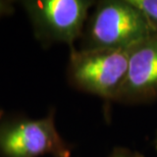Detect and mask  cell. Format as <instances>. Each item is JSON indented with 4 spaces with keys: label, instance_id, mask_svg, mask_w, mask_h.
Wrapping results in <instances>:
<instances>
[{
    "label": "cell",
    "instance_id": "6da1fadb",
    "mask_svg": "<svg viewBox=\"0 0 157 157\" xmlns=\"http://www.w3.org/2000/svg\"><path fill=\"white\" fill-rule=\"evenodd\" d=\"M154 33L130 0H99L91 9L77 48L128 50Z\"/></svg>",
    "mask_w": 157,
    "mask_h": 157
},
{
    "label": "cell",
    "instance_id": "7a4b0ae2",
    "mask_svg": "<svg viewBox=\"0 0 157 157\" xmlns=\"http://www.w3.org/2000/svg\"><path fill=\"white\" fill-rule=\"evenodd\" d=\"M55 112L51 108L39 118L0 115V157H71L74 146L58 132Z\"/></svg>",
    "mask_w": 157,
    "mask_h": 157
},
{
    "label": "cell",
    "instance_id": "3957f363",
    "mask_svg": "<svg viewBox=\"0 0 157 157\" xmlns=\"http://www.w3.org/2000/svg\"><path fill=\"white\" fill-rule=\"evenodd\" d=\"M130 49H70L67 81L75 90L114 102L128 71Z\"/></svg>",
    "mask_w": 157,
    "mask_h": 157
},
{
    "label": "cell",
    "instance_id": "277c9868",
    "mask_svg": "<svg viewBox=\"0 0 157 157\" xmlns=\"http://www.w3.org/2000/svg\"><path fill=\"white\" fill-rule=\"evenodd\" d=\"M36 40L43 47L65 44L74 48L83 33L94 0L21 1Z\"/></svg>",
    "mask_w": 157,
    "mask_h": 157
},
{
    "label": "cell",
    "instance_id": "5b68a950",
    "mask_svg": "<svg viewBox=\"0 0 157 157\" xmlns=\"http://www.w3.org/2000/svg\"><path fill=\"white\" fill-rule=\"evenodd\" d=\"M157 100V33L130 49L127 75L114 103L143 104Z\"/></svg>",
    "mask_w": 157,
    "mask_h": 157
},
{
    "label": "cell",
    "instance_id": "8992f818",
    "mask_svg": "<svg viewBox=\"0 0 157 157\" xmlns=\"http://www.w3.org/2000/svg\"><path fill=\"white\" fill-rule=\"evenodd\" d=\"M130 2L142 12L157 33V0H130Z\"/></svg>",
    "mask_w": 157,
    "mask_h": 157
},
{
    "label": "cell",
    "instance_id": "52a82bcc",
    "mask_svg": "<svg viewBox=\"0 0 157 157\" xmlns=\"http://www.w3.org/2000/svg\"><path fill=\"white\" fill-rule=\"evenodd\" d=\"M107 157H144V155L127 147H115Z\"/></svg>",
    "mask_w": 157,
    "mask_h": 157
},
{
    "label": "cell",
    "instance_id": "ba28073f",
    "mask_svg": "<svg viewBox=\"0 0 157 157\" xmlns=\"http://www.w3.org/2000/svg\"><path fill=\"white\" fill-rule=\"evenodd\" d=\"M14 12V2L9 0H0V18L9 17Z\"/></svg>",
    "mask_w": 157,
    "mask_h": 157
},
{
    "label": "cell",
    "instance_id": "9c48e42d",
    "mask_svg": "<svg viewBox=\"0 0 157 157\" xmlns=\"http://www.w3.org/2000/svg\"><path fill=\"white\" fill-rule=\"evenodd\" d=\"M152 145H153V147H154V149L157 151V130L155 131V134H154V136H153Z\"/></svg>",
    "mask_w": 157,
    "mask_h": 157
}]
</instances>
